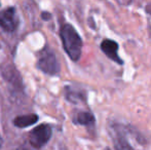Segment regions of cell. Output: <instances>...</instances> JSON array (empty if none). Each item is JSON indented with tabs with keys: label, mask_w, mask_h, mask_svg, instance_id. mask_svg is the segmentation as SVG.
Segmentation results:
<instances>
[{
	"label": "cell",
	"mask_w": 151,
	"mask_h": 150,
	"mask_svg": "<svg viewBox=\"0 0 151 150\" xmlns=\"http://www.w3.org/2000/svg\"><path fill=\"white\" fill-rule=\"evenodd\" d=\"M61 39L66 54L72 61H78L81 56L82 40L77 31L70 24H65L61 28Z\"/></svg>",
	"instance_id": "cell-1"
},
{
	"label": "cell",
	"mask_w": 151,
	"mask_h": 150,
	"mask_svg": "<svg viewBox=\"0 0 151 150\" xmlns=\"http://www.w3.org/2000/svg\"><path fill=\"white\" fill-rule=\"evenodd\" d=\"M38 69L48 75H57L60 73L61 66L56 55L50 50H44L41 52L37 62Z\"/></svg>",
	"instance_id": "cell-2"
},
{
	"label": "cell",
	"mask_w": 151,
	"mask_h": 150,
	"mask_svg": "<svg viewBox=\"0 0 151 150\" xmlns=\"http://www.w3.org/2000/svg\"><path fill=\"white\" fill-rule=\"evenodd\" d=\"M50 137H52L50 126L47 123H42L31 131L29 140H30V143L33 147L41 148L50 141Z\"/></svg>",
	"instance_id": "cell-3"
},
{
	"label": "cell",
	"mask_w": 151,
	"mask_h": 150,
	"mask_svg": "<svg viewBox=\"0 0 151 150\" xmlns=\"http://www.w3.org/2000/svg\"><path fill=\"white\" fill-rule=\"evenodd\" d=\"M19 26V17L14 7H9L0 11V27L7 32H14Z\"/></svg>",
	"instance_id": "cell-4"
},
{
	"label": "cell",
	"mask_w": 151,
	"mask_h": 150,
	"mask_svg": "<svg viewBox=\"0 0 151 150\" xmlns=\"http://www.w3.org/2000/svg\"><path fill=\"white\" fill-rule=\"evenodd\" d=\"M101 50L113 62L118 63L119 65L123 64V61L118 56V43L114 40L111 39H104L103 42L101 43Z\"/></svg>",
	"instance_id": "cell-5"
},
{
	"label": "cell",
	"mask_w": 151,
	"mask_h": 150,
	"mask_svg": "<svg viewBox=\"0 0 151 150\" xmlns=\"http://www.w3.org/2000/svg\"><path fill=\"white\" fill-rule=\"evenodd\" d=\"M38 116L36 114H27V115H20L14 119V124L18 128H27L31 124L37 122Z\"/></svg>",
	"instance_id": "cell-6"
},
{
	"label": "cell",
	"mask_w": 151,
	"mask_h": 150,
	"mask_svg": "<svg viewBox=\"0 0 151 150\" xmlns=\"http://www.w3.org/2000/svg\"><path fill=\"white\" fill-rule=\"evenodd\" d=\"M74 122L81 126H93L95 123V117L90 112H79L75 116Z\"/></svg>",
	"instance_id": "cell-7"
},
{
	"label": "cell",
	"mask_w": 151,
	"mask_h": 150,
	"mask_svg": "<svg viewBox=\"0 0 151 150\" xmlns=\"http://www.w3.org/2000/svg\"><path fill=\"white\" fill-rule=\"evenodd\" d=\"M114 146L116 150H134L133 147L127 141V139L121 136H117L114 139Z\"/></svg>",
	"instance_id": "cell-8"
},
{
	"label": "cell",
	"mask_w": 151,
	"mask_h": 150,
	"mask_svg": "<svg viewBox=\"0 0 151 150\" xmlns=\"http://www.w3.org/2000/svg\"><path fill=\"white\" fill-rule=\"evenodd\" d=\"M50 14H48V12H43L42 14V19H43L44 21H47V20H50Z\"/></svg>",
	"instance_id": "cell-9"
},
{
	"label": "cell",
	"mask_w": 151,
	"mask_h": 150,
	"mask_svg": "<svg viewBox=\"0 0 151 150\" xmlns=\"http://www.w3.org/2000/svg\"><path fill=\"white\" fill-rule=\"evenodd\" d=\"M18 150H29V149H27L26 147H22V148H19Z\"/></svg>",
	"instance_id": "cell-10"
},
{
	"label": "cell",
	"mask_w": 151,
	"mask_h": 150,
	"mask_svg": "<svg viewBox=\"0 0 151 150\" xmlns=\"http://www.w3.org/2000/svg\"><path fill=\"white\" fill-rule=\"evenodd\" d=\"M0 145H1V142H0Z\"/></svg>",
	"instance_id": "cell-11"
}]
</instances>
